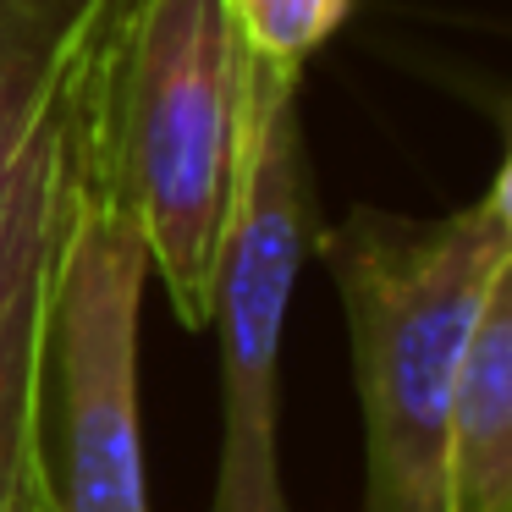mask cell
I'll list each match as a JSON object with an SVG mask.
<instances>
[{"instance_id": "6da1fadb", "label": "cell", "mask_w": 512, "mask_h": 512, "mask_svg": "<svg viewBox=\"0 0 512 512\" xmlns=\"http://www.w3.org/2000/svg\"><path fill=\"white\" fill-rule=\"evenodd\" d=\"M364 408V512H446V408L485 292L512 265V171L452 215L353 210L325 232Z\"/></svg>"}, {"instance_id": "7a4b0ae2", "label": "cell", "mask_w": 512, "mask_h": 512, "mask_svg": "<svg viewBox=\"0 0 512 512\" xmlns=\"http://www.w3.org/2000/svg\"><path fill=\"white\" fill-rule=\"evenodd\" d=\"M243 116L248 56L221 0H133L111 61L100 177L188 331L210 325Z\"/></svg>"}, {"instance_id": "3957f363", "label": "cell", "mask_w": 512, "mask_h": 512, "mask_svg": "<svg viewBox=\"0 0 512 512\" xmlns=\"http://www.w3.org/2000/svg\"><path fill=\"white\" fill-rule=\"evenodd\" d=\"M298 78L303 72L248 61L243 166L210 292V325L221 336V474L210 512H287L276 457V369L303 254L314 248Z\"/></svg>"}, {"instance_id": "277c9868", "label": "cell", "mask_w": 512, "mask_h": 512, "mask_svg": "<svg viewBox=\"0 0 512 512\" xmlns=\"http://www.w3.org/2000/svg\"><path fill=\"white\" fill-rule=\"evenodd\" d=\"M105 155V144H100ZM149 254L89 166L61 232L45 314L39 446L50 512H149L138 441V303Z\"/></svg>"}, {"instance_id": "5b68a950", "label": "cell", "mask_w": 512, "mask_h": 512, "mask_svg": "<svg viewBox=\"0 0 512 512\" xmlns=\"http://www.w3.org/2000/svg\"><path fill=\"white\" fill-rule=\"evenodd\" d=\"M127 6L133 0H122L111 28L50 94L34 133L0 166V512H50L45 446H39L50 276L72 199L105 144L111 61Z\"/></svg>"}, {"instance_id": "8992f818", "label": "cell", "mask_w": 512, "mask_h": 512, "mask_svg": "<svg viewBox=\"0 0 512 512\" xmlns=\"http://www.w3.org/2000/svg\"><path fill=\"white\" fill-rule=\"evenodd\" d=\"M446 512H512V265L485 292L446 408Z\"/></svg>"}, {"instance_id": "52a82bcc", "label": "cell", "mask_w": 512, "mask_h": 512, "mask_svg": "<svg viewBox=\"0 0 512 512\" xmlns=\"http://www.w3.org/2000/svg\"><path fill=\"white\" fill-rule=\"evenodd\" d=\"M116 12L122 0H0V166Z\"/></svg>"}, {"instance_id": "ba28073f", "label": "cell", "mask_w": 512, "mask_h": 512, "mask_svg": "<svg viewBox=\"0 0 512 512\" xmlns=\"http://www.w3.org/2000/svg\"><path fill=\"white\" fill-rule=\"evenodd\" d=\"M221 6L243 56L281 72H303L314 50L331 45L336 28L353 17V0H221Z\"/></svg>"}]
</instances>
